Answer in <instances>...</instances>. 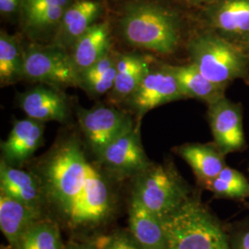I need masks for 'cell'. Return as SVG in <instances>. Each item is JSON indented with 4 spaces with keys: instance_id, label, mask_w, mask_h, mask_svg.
<instances>
[{
    "instance_id": "cell-9",
    "label": "cell",
    "mask_w": 249,
    "mask_h": 249,
    "mask_svg": "<svg viewBox=\"0 0 249 249\" xmlns=\"http://www.w3.org/2000/svg\"><path fill=\"white\" fill-rule=\"evenodd\" d=\"M209 120L215 146L223 154L241 151L246 146L240 105L223 98L209 105Z\"/></svg>"
},
{
    "instance_id": "cell-2",
    "label": "cell",
    "mask_w": 249,
    "mask_h": 249,
    "mask_svg": "<svg viewBox=\"0 0 249 249\" xmlns=\"http://www.w3.org/2000/svg\"><path fill=\"white\" fill-rule=\"evenodd\" d=\"M163 249H232L223 227L199 200L189 197L162 218Z\"/></svg>"
},
{
    "instance_id": "cell-29",
    "label": "cell",
    "mask_w": 249,
    "mask_h": 249,
    "mask_svg": "<svg viewBox=\"0 0 249 249\" xmlns=\"http://www.w3.org/2000/svg\"><path fill=\"white\" fill-rule=\"evenodd\" d=\"M64 249H99L95 240L85 243H71L65 247Z\"/></svg>"
},
{
    "instance_id": "cell-18",
    "label": "cell",
    "mask_w": 249,
    "mask_h": 249,
    "mask_svg": "<svg viewBox=\"0 0 249 249\" xmlns=\"http://www.w3.org/2000/svg\"><path fill=\"white\" fill-rule=\"evenodd\" d=\"M165 67L178 80L185 99H197L209 106L225 96L226 88L206 78L192 63L184 66L165 65Z\"/></svg>"
},
{
    "instance_id": "cell-4",
    "label": "cell",
    "mask_w": 249,
    "mask_h": 249,
    "mask_svg": "<svg viewBox=\"0 0 249 249\" xmlns=\"http://www.w3.org/2000/svg\"><path fill=\"white\" fill-rule=\"evenodd\" d=\"M121 29L129 45L160 54L174 53L180 42L177 16L154 4L130 6L121 19Z\"/></svg>"
},
{
    "instance_id": "cell-31",
    "label": "cell",
    "mask_w": 249,
    "mask_h": 249,
    "mask_svg": "<svg viewBox=\"0 0 249 249\" xmlns=\"http://www.w3.org/2000/svg\"><path fill=\"white\" fill-rule=\"evenodd\" d=\"M246 44H247V49H246V51L248 52V53L249 54V36L247 38V41H246Z\"/></svg>"
},
{
    "instance_id": "cell-19",
    "label": "cell",
    "mask_w": 249,
    "mask_h": 249,
    "mask_svg": "<svg viewBox=\"0 0 249 249\" xmlns=\"http://www.w3.org/2000/svg\"><path fill=\"white\" fill-rule=\"evenodd\" d=\"M177 152L189 164L203 187L217 178L225 167L224 154L216 146L188 143L179 146Z\"/></svg>"
},
{
    "instance_id": "cell-11",
    "label": "cell",
    "mask_w": 249,
    "mask_h": 249,
    "mask_svg": "<svg viewBox=\"0 0 249 249\" xmlns=\"http://www.w3.org/2000/svg\"><path fill=\"white\" fill-rule=\"evenodd\" d=\"M44 128L43 122L29 117L15 121L8 139L1 143L2 160L12 166L26 161L43 142Z\"/></svg>"
},
{
    "instance_id": "cell-23",
    "label": "cell",
    "mask_w": 249,
    "mask_h": 249,
    "mask_svg": "<svg viewBox=\"0 0 249 249\" xmlns=\"http://www.w3.org/2000/svg\"><path fill=\"white\" fill-rule=\"evenodd\" d=\"M64 249L58 225L53 221L43 218L24 232L18 247V249Z\"/></svg>"
},
{
    "instance_id": "cell-6",
    "label": "cell",
    "mask_w": 249,
    "mask_h": 249,
    "mask_svg": "<svg viewBox=\"0 0 249 249\" xmlns=\"http://www.w3.org/2000/svg\"><path fill=\"white\" fill-rule=\"evenodd\" d=\"M23 54L24 79L53 87L80 86V73L63 46L32 45Z\"/></svg>"
},
{
    "instance_id": "cell-8",
    "label": "cell",
    "mask_w": 249,
    "mask_h": 249,
    "mask_svg": "<svg viewBox=\"0 0 249 249\" xmlns=\"http://www.w3.org/2000/svg\"><path fill=\"white\" fill-rule=\"evenodd\" d=\"M182 99L185 97L178 80L163 65L158 70L151 69L126 101L136 114L143 116L156 107Z\"/></svg>"
},
{
    "instance_id": "cell-5",
    "label": "cell",
    "mask_w": 249,
    "mask_h": 249,
    "mask_svg": "<svg viewBox=\"0 0 249 249\" xmlns=\"http://www.w3.org/2000/svg\"><path fill=\"white\" fill-rule=\"evenodd\" d=\"M160 220L177 211L190 197L176 170L150 164L136 177L134 194Z\"/></svg>"
},
{
    "instance_id": "cell-30",
    "label": "cell",
    "mask_w": 249,
    "mask_h": 249,
    "mask_svg": "<svg viewBox=\"0 0 249 249\" xmlns=\"http://www.w3.org/2000/svg\"><path fill=\"white\" fill-rule=\"evenodd\" d=\"M186 2L187 4L190 5H202V4H207V3H212L216 0H182Z\"/></svg>"
},
{
    "instance_id": "cell-16",
    "label": "cell",
    "mask_w": 249,
    "mask_h": 249,
    "mask_svg": "<svg viewBox=\"0 0 249 249\" xmlns=\"http://www.w3.org/2000/svg\"><path fill=\"white\" fill-rule=\"evenodd\" d=\"M110 28L107 22L94 23L72 45V61L79 73L88 70L111 51Z\"/></svg>"
},
{
    "instance_id": "cell-15",
    "label": "cell",
    "mask_w": 249,
    "mask_h": 249,
    "mask_svg": "<svg viewBox=\"0 0 249 249\" xmlns=\"http://www.w3.org/2000/svg\"><path fill=\"white\" fill-rule=\"evenodd\" d=\"M42 210L27 206L18 200L1 194L0 196V229L10 248L18 249L24 232L37 221L42 219Z\"/></svg>"
},
{
    "instance_id": "cell-25",
    "label": "cell",
    "mask_w": 249,
    "mask_h": 249,
    "mask_svg": "<svg viewBox=\"0 0 249 249\" xmlns=\"http://www.w3.org/2000/svg\"><path fill=\"white\" fill-rule=\"evenodd\" d=\"M71 4V0H21L20 6L24 25L28 30L36 19L48 10L59 6L69 7Z\"/></svg>"
},
{
    "instance_id": "cell-17",
    "label": "cell",
    "mask_w": 249,
    "mask_h": 249,
    "mask_svg": "<svg viewBox=\"0 0 249 249\" xmlns=\"http://www.w3.org/2000/svg\"><path fill=\"white\" fill-rule=\"evenodd\" d=\"M130 233L142 249H163L165 236L160 219L133 195L129 208Z\"/></svg>"
},
{
    "instance_id": "cell-13",
    "label": "cell",
    "mask_w": 249,
    "mask_h": 249,
    "mask_svg": "<svg viewBox=\"0 0 249 249\" xmlns=\"http://www.w3.org/2000/svg\"><path fill=\"white\" fill-rule=\"evenodd\" d=\"M0 189L1 194L38 210H42L45 202L38 177L9 165L4 160L0 163Z\"/></svg>"
},
{
    "instance_id": "cell-3",
    "label": "cell",
    "mask_w": 249,
    "mask_h": 249,
    "mask_svg": "<svg viewBox=\"0 0 249 249\" xmlns=\"http://www.w3.org/2000/svg\"><path fill=\"white\" fill-rule=\"evenodd\" d=\"M190 60L206 78L226 88L231 82H249V54L228 38L214 32L194 36L187 45Z\"/></svg>"
},
{
    "instance_id": "cell-7",
    "label": "cell",
    "mask_w": 249,
    "mask_h": 249,
    "mask_svg": "<svg viewBox=\"0 0 249 249\" xmlns=\"http://www.w3.org/2000/svg\"><path fill=\"white\" fill-rule=\"evenodd\" d=\"M79 122L90 149L98 157L107 146L133 127L128 114L105 106L81 109Z\"/></svg>"
},
{
    "instance_id": "cell-27",
    "label": "cell",
    "mask_w": 249,
    "mask_h": 249,
    "mask_svg": "<svg viewBox=\"0 0 249 249\" xmlns=\"http://www.w3.org/2000/svg\"><path fill=\"white\" fill-rule=\"evenodd\" d=\"M231 245L232 249H249V226L235 235Z\"/></svg>"
},
{
    "instance_id": "cell-1",
    "label": "cell",
    "mask_w": 249,
    "mask_h": 249,
    "mask_svg": "<svg viewBox=\"0 0 249 249\" xmlns=\"http://www.w3.org/2000/svg\"><path fill=\"white\" fill-rule=\"evenodd\" d=\"M39 172L45 201L69 228H94L112 213L113 196L107 181L76 140L55 146Z\"/></svg>"
},
{
    "instance_id": "cell-20",
    "label": "cell",
    "mask_w": 249,
    "mask_h": 249,
    "mask_svg": "<svg viewBox=\"0 0 249 249\" xmlns=\"http://www.w3.org/2000/svg\"><path fill=\"white\" fill-rule=\"evenodd\" d=\"M116 68L115 84L110 91L114 104L129 98L151 70L149 62L138 53L119 54Z\"/></svg>"
},
{
    "instance_id": "cell-32",
    "label": "cell",
    "mask_w": 249,
    "mask_h": 249,
    "mask_svg": "<svg viewBox=\"0 0 249 249\" xmlns=\"http://www.w3.org/2000/svg\"><path fill=\"white\" fill-rule=\"evenodd\" d=\"M1 249H7L6 248H4V247H1Z\"/></svg>"
},
{
    "instance_id": "cell-22",
    "label": "cell",
    "mask_w": 249,
    "mask_h": 249,
    "mask_svg": "<svg viewBox=\"0 0 249 249\" xmlns=\"http://www.w3.org/2000/svg\"><path fill=\"white\" fill-rule=\"evenodd\" d=\"M24 54L18 41L5 32L0 35V83L12 85L24 79Z\"/></svg>"
},
{
    "instance_id": "cell-10",
    "label": "cell",
    "mask_w": 249,
    "mask_h": 249,
    "mask_svg": "<svg viewBox=\"0 0 249 249\" xmlns=\"http://www.w3.org/2000/svg\"><path fill=\"white\" fill-rule=\"evenodd\" d=\"M99 158L107 168L120 176H137L151 164L137 126L119 136L107 146Z\"/></svg>"
},
{
    "instance_id": "cell-21",
    "label": "cell",
    "mask_w": 249,
    "mask_h": 249,
    "mask_svg": "<svg viewBox=\"0 0 249 249\" xmlns=\"http://www.w3.org/2000/svg\"><path fill=\"white\" fill-rule=\"evenodd\" d=\"M213 26L224 37L249 36V0H219L211 16Z\"/></svg>"
},
{
    "instance_id": "cell-28",
    "label": "cell",
    "mask_w": 249,
    "mask_h": 249,
    "mask_svg": "<svg viewBox=\"0 0 249 249\" xmlns=\"http://www.w3.org/2000/svg\"><path fill=\"white\" fill-rule=\"evenodd\" d=\"M20 3L21 0H0V11L2 14H11Z\"/></svg>"
},
{
    "instance_id": "cell-12",
    "label": "cell",
    "mask_w": 249,
    "mask_h": 249,
    "mask_svg": "<svg viewBox=\"0 0 249 249\" xmlns=\"http://www.w3.org/2000/svg\"><path fill=\"white\" fill-rule=\"evenodd\" d=\"M19 107L29 118L39 122H63L68 117V103L53 86H37L19 97Z\"/></svg>"
},
{
    "instance_id": "cell-26",
    "label": "cell",
    "mask_w": 249,
    "mask_h": 249,
    "mask_svg": "<svg viewBox=\"0 0 249 249\" xmlns=\"http://www.w3.org/2000/svg\"><path fill=\"white\" fill-rule=\"evenodd\" d=\"M95 243L99 249H142L132 234L124 231L116 232L110 236H101Z\"/></svg>"
},
{
    "instance_id": "cell-14",
    "label": "cell",
    "mask_w": 249,
    "mask_h": 249,
    "mask_svg": "<svg viewBox=\"0 0 249 249\" xmlns=\"http://www.w3.org/2000/svg\"><path fill=\"white\" fill-rule=\"evenodd\" d=\"M101 6L93 0H78L67 9L56 30L53 44L68 49L94 24Z\"/></svg>"
},
{
    "instance_id": "cell-24",
    "label": "cell",
    "mask_w": 249,
    "mask_h": 249,
    "mask_svg": "<svg viewBox=\"0 0 249 249\" xmlns=\"http://www.w3.org/2000/svg\"><path fill=\"white\" fill-rule=\"evenodd\" d=\"M216 196L228 198H246L249 196V183L237 170L225 166L217 178L204 186Z\"/></svg>"
}]
</instances>
